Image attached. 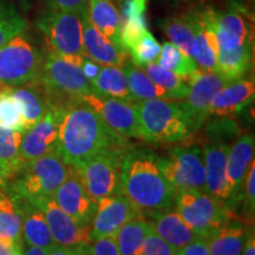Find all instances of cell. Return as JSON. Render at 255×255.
I'll return each instance as SVG.
<instances>
[{"label":"cell","mask_w":255,"mask_h":255,"mask_svg":"<svg viewBox=\"0 0 255 255\" xmlns=\"http://www.w3.org/2000/svg\"><path fill=\"white\" fill-rule=\"evenodd\" d=\"M133 104L138 114L139 139L152 143H175L193 135L183 102L145 100Z\"/></svg>","instance_id":"3957f363"},{"label":"cell","mask_w":255,"mask_h":255,"mask_svg":"<svg viewBox=\"0 0 255 255\" xmlns=\"http://www.w3.org/2000/svg\"><path fill=\"white\" fill-rule=\"evenodd\" d=\"M146 5L148 0H126L123 4V18L121 23L126 20L146 23Z\"/></svg>","instance_id":"7bdbcfd3"},{"label":"cell","mask_w":255,"mask_h":255,"mask_svg":"<svg viewBox=\"0 0 255 255\" xmlns=\"http://www.w3.org/2000/svg\"><path fill=\"white\" fill-rule=\"evenodd\" d=\"M244 213L248 220L253 219L255 212V162H251L244 186Z\"/></svg>","instance_id":"b9f144b4"},{"label":"cell","mask_w":255,"mask_h":255,"mask_svg":"<svg viewBox=\"0 0 255 255\" xmlns=\"http://www.w3.org/2000/svg\"><path fill=\"white\" fill-rule=\"evenodd\" d=\"M62 116V108L50 104L45 116L23 133L20 154L24 164L43 156L57 152L58 130Z\"/></svg>","instance_id":"4fadbf2b"},{"label":"cell","mask_w":255,"mask_h":255,"mask_svg":"<svg viewBox=\"0 0 255 255\" xmlns=\"http://www.w3.org/2000/svg\"><path fill=\"white\" fill-rule=\"evenodd\" d=\"M75 247L79 255H121L115 235L101 238Z\"/></svg>","instance_id":"ab89813d"},{"label":"cell","mask_w":255,"mask_h":255,"mask_svg":"<svg viewBox=\"0 0 255 255\" xmlns=\"http://www.w3.org/2000/svg\"><path fill=\"white\" fill-rule=\"evenodd\" d=\"M83 101L97 111L104 123L115 132L127 138H139L138 114L133 103L95 94L84 96Z\"/></svg>","instance_id":"2e32d148"},{"label":"cell","mask_w":255,"mask_h":255,"mask_svg":"<svg viewBox=\"0 0 255 255\" xmlns=\"http://www.w3.org/2000/svg\"><path fill=\"white\" fill-rule=\"evenodd\" d=\"M128 52L131 55V62L141 68L150 63L157 62L161 52V45L150 32L146 31L133 43Z\"/></svg>","instance_id":"74e56055"},{"label":"cell","mask_w":255,"mask_h":255,"mask_svg":"<svg viewBox=\"0 0 255 255\" xmlns=\"http://www.w3.org/2000/svg\"><path fill=\"white\" fill-rule=\"evenodd\" d=\"M8 91L20 108L26 130L43 119L49 110L50 102L40 84L9 88Z\"/></svg>","instance_id":"d4e9b609"},{"label":"cell","mask_w":255,"mask_h":255,"mask_svg":"<svg viewBox=\"0 0 255 255\" xmlns=\"http://www.w3.org/2000/svg\"><path fill=\"white\" fill-rule=\"evenodd\" d=\"M128 81L130 94L133 101H145V100H170L174 101L171 95L164 89L156 85L144 71L138 66H136L131 60H127L122 66Z\"/></svg>","instance_id":"4dcf8cb0"},{"label":"cell","mask_w":255,"mask_h":255,"mask_svg":"<svg viewBox=\"0 0 255 255\" xmlns=\"http://www.w3.org/2000/svg\"><path fill=\"white\" fill-rule=\"evenodd\" d=\"M83 45L85 53L102 66H122L127 62L128 53L117 49L89 19L88 9L83 13Z\"/></svg>","instance_id":"44dd1931"},{"label":"cell","mask_w":255,"mask_h":255,"mask_svg":"<svg viewBox=\"0 0 255 255\" xmlns=\"http://www.w3.org/2000/svg\"><path fill=\"white\" fill-rule=\"evenodd\" d=\"M26 30L27 21L17 6L8 0H0V47Z\"/></svg>","instance_id":"d590c367"},{"label":"cell","mask_w":255,"mask_h":255,"mask_svg":"<svg viewBox=\"0 0 255 255\" xmlns=\"http://www.w3.org/2000/svg\"><path fill=\"white\" fill-rule=\"evenodd\" d=\"M156 63L186 79L199 70L195 60L177 49L170 41L161 46V52Z\"/></svg>","instance_id":"e575fe53"},{"label":"cell","mask_w":255,"mask_h":255,"mask_svg":"<svg viewBox=\"0 0 255 255\" xmlns=\"http://www.w3.org/2000/svg\"><path fill=\"white\" fill-rule=\"evenodd\" d=\"M58 154L64 163L75 165L115 145L129 144V138L111 130L97 111L83 100L62 107Z\"/></svg>","instance_id":"6da1fadb"},{"label":"cell","mask_w":255,"mask_h":255,"mask_svg":"<svg viewBox=\"0 0 255 255\" xmlns=\"http://www.w3.org/2000/svg\"><path fill=\"white\" fill-rule=\"evenodd\" d=\"M158 165L176 194L189 190L206 193L205 157L199 146H175L168 157H158Z\"/></svg>","instance_id":"30bf717a"},{"label":"cell","mask_w":255,"mask_h":255,"mask_svg":"<svg viewBox=\"0 0 255 255\" xmlns=\"http://www.w3.org/2000/svg\"><path fill=\"white\" fill-rule=\"evenodd\" d=\"M52 200L60 209L84 228H91L96 213V203L83 184L81 177L72 165H69L68 175L57 188Z\"/></svg>","instance_id":"5bb4252c"},{"label":"cell","mask_w":255,"mask_h":255,"mask_svg":"<svg viewBox=\"0 0 255 255\" xmlns=\"http://www.w3.org/2000/svg\"><path fill=\"white\" fill-rule=\"evenodd\" d=\"M45 9L83 13L88 9V0H38Z\"/></svg>","instance_id":"ee69618b"},{"label":"cell","mask_w":255,"mask_h":255,"mask_svg":"<svg viewBox=\"0 0 255 255\" xmlns=\"http://www.w3.org/2000/svg\"><path fill=\"white\" fill-rule=\"evenodd\" d=\"M254 159V136L252 133L240 136L229 148L227 159V178L229 199L226 207L232 210L242 202L244 186L251 162Z\"/></svg>","instance_id":"ac0fdd59"},{"label":"cell","mask_w":255,"mask_h":255,"mask_svg":"<svg viewBox=\"0 0 255 255\" xmlns=\"http://www.w3.org/2000/svg\"><path fill=\"white\" fill-rule=\"evenodd\" d=\"M101 68L102 66L100 64L94 62V60H92L89 56H85L84 58L82 59V63H81L82 72L83 75L85 76V78H87L90 83L97 77V75L100 73Z\"/></svg>","instance_id":"bcb514c9"},{"label":"cell","mask_w":255,"mask_h":255,"mask_svg":"<svg viewBox=\"0 0 255 255\" xmlns=\"http://www.w3.org/2000/svg\"><path fill=\"white\" fill-rule=\"evenodd\" d=\"M40 87L50 104L57 108L92 94L90 82L83 75L81 66L52 50L44 55Z\"/></svg>","instance_id":"277c9868"},{"label":"cell","mask_w":255,"mask_h":255,"mask_svg":"<svg viewBox=\"0 0 255 255\" xmlns=\"http://www.w3.org/2000/svg\"><path fill=\"white\" fill-rule=\"evenodd\" d=\"M23 133L0 127V176L4 184L17 176L25 165L20 154Z\"/></svg>","instance_id":"484cf974"},{"label":"cell","mask_w":255,"mask_h":255,"mask_svg":"<svg viewBox=\"0 0 255 255\" xmlns=\"http://www.w3.org/2000/svg\"><path fill=\"white\" fill-rule=\"evenodd\" d=\"M90 84L92 94L135 103L128 87L126 73L119 66H102L97 77Z\"/></svg>","instance_id":"83f0119b"},{"label":"cell","mask_w":255,"mask_h":255,"mask_svg":"<svg viewBox=\"0 0 255 255\" xmlns=\"http://www.w3.org/2000/svg\"><path fill=\"white\" fill-rule=\"evenodd\" d=\"M131 146V143L111 146L72 165L95 203L102 197L121 194L123 159Z\"/></svg>","instance_id":"5b68a950"},{"label":"cell","mask_w":255,"mask_h":255,"mask_svg":"<svg viewBox=\"0 0 255 255\" xmlns=\"http://www.w3.org/2000/svg\"><path fill=\"white\" fill-rule=\"evenodd\" d=\"M21 218L15 200L8 193H0V241L23 247Z\"/></svg>","instance_id":"1f68e13d"},{"label":"cell","mask_w":255,"mask_h":255,"mask_svg":"<svg viewBox=\"0 0 255 255\" xmlns=\"http://www.w3.org/2000/svg\"><path fill=\"white\" fill-rule=\"evenodd\" d=\"M141 69L156 85L168 91L174 101H183L187 98L189 94V84L186 78L164 69L156 62L141 66Z\"/></svg>","instance_id":"836d02e7"},{"label":"cell","mask_w":255,"mask_h":255,"mask_svg":"<svg viewBox=\"0 0 255 255\" xmlns=\"http://www.w3.org/2000/svg\"><path fill=\"white\" fill-rule=\"evenodd\" d=\"M83 13L45 9L36 20L50 49L79 66L88 56L83 45Z\"/></svg>","instance_id":"ba28073f"},{"label":"cell","mask_w":255,"mask_h":255,"mask_svg":"<svg viewBox=\"0 0 255 255\" xmlns=\"http://www.w3.org/2000/svg\"><path fill=\"white\" fill-rule=\"evenodd\" d=\"M50 250H45V248L28 246L24 252H21V255H47Z\"/></svg>","instance_id":"f907efd6"},{"label":"cell","mask_w":255,"mask_h":255,"mask_svg":"<svg viewBox=\"0 0 255 255\" xmlns=\"http://www.w3.org/2000/svg\"><path fill=\"white\" fill-rule=\"evenodd\" d=\"M69 165L62 157L53 154L28 162L14 178H12L7 193L12 196L33 201L40 197H52L68 175Z\"/></svg>","instance_id":"8992f818"},{"label":"cell","mask_w":255,"mask_h":255,"mask_svg":"<svg viewBox=\"0 0 255 255\" xmlns=\"http://www.w3.org/2000/svg\"><path fill=\"white\" fill-rule=\"evenodd\" d=\"M176 251L150 229L143 242L141 255H175Z\"/></svg>","instance_id":"60d3db41"},{"label":"cell","mask_w":255,"mask_h":255,"mask_svg":"<svg viewBox=\"0 0 255 255\" xmlns=\"http://www.w3.org/2000/svg\"><path fill=\"white\" fill-rule=\"evenodd\" d=\"M0 127L15 131H26L20 108L8 89L0 90Z\"/></svg>","instance_id":"8d00e7d4"},{"label":"cell","mask_w":255,"mask_h":255,"mask_svg":"<svg viewBox=\"0 0 255 255\" xmlns=\"http://www.w3.org/2000/svg\"><path fill=\"white\" fill-rule=\"evenodd\" d=\"M161 28L171 44L193 58L195 33L189 12H182L164 18L161 21Z\"/></svg>","instance_id":"f546056e"},{"label":"cell","mask_w":255,"mask_h":255,"mask_svg":"<svg viewBox=\"0 0 255 255\" xmlns=\"http://www.w3.org/2000/svg\"><path fill=\"white\" fill-rule=\"evenodd\" d=\"M142 214L122 194L102 197L96 202V213L90 228L91 241L116 235L123 225Z\"/></svg>","instance_id":"9a60e30c"},{"label":"cell","mask_w":255,"mask_h":255,"mask_svg":"<svg viewBox=\"0 0 255 255\" xmlns=\"http://www.w3.org/2000/svg\"><path fill=\"white\" fill-rule=\"evenodd\" d=\"M175 255H210L208 248V239L199 238L190 244L176 251Z\"/></svg>","instance_id":"f6af8a7d"},{"label":"cell","mask_w":255,"mask_h":255,"mask_svg":"<svg viewBox=\"0 0 255 255\" xmlns=\"http://www.w3.org/2000/svg\"><path fill=\"white\" fill-rule=\"evenodd\" d=\"M31 202L43 212L55 244L75 247L91 241L90 229L78 225L56 205L52 197H40Z\"/></svg>","instance_id":"e0dca14e"},{"label":"cell","mask_w":255,"mask_h":255,"mask_svg":"<svg viewBox=\"0 0 255 255\" xmlns=\"http://www.w3.org/2000/svg\"><path fill=\"white\" fill-rule=\"evenodd\" d=\"M158 155L149 149L128 150L121 174V194L141 213L169 209L176 191L158 165Z\"/></svg>","instance_id":"7a4b0ae2"},{"label":"cell","mask_w":255,"mask_h":255,"mask_svg":"<svg viewBox=\"0 0 255 255\" xmlns=\"http://www.w3.org/2000/svg\"><path fill=\"white\" fill-rule=\"evenodd\" d=\"M255 95L254 81L251 78H240L229 82L216 92L210 103V115L223 119L240 114L251 103Z\"/></svg>","instance_id":"ffe728a7"},{"label":"cell","mask_w":255,"mask_h":255,"mask_svg":"<svg viewBox=\"0 0 255 255\" xmlns=\"http://www.w3.org/2000/svg\"><path fill=\"white\" fill-rule=\"evenodd\" d=\"M241 130L237 122L231 119H223L213 121L207 127V137L209 142H222L227 143L240 136Z\"/></svg>","instance_id":"f35d334b"},{"label":"cell","mask_w":255,"mask_h":255,"mask_svg":"<svg viewBox=\"0 0 255 255\" xmlns=\"http://www.w3.org/2000/svg\"><path fill=\"white\" fill-rule=\"evenodd\" d=\"M229 144L222 142H208L205 145L203 157L206 168V193L223 203L229 199L227 178V159Z\"/></svg>","instance_id":"d6986e66"},{"label":"cell","mask_w":255,"mask_h":255,"mask_svg":"<svg viewBox=\"0 0 255 255\" xmlns=\"http://www.w3.org/2000/svg\"><path fill=\"white\" fill-rule=\"evenodd\" d=\"M12 196V195H11ZM17 202L21 218V237L27 246L50 250L55 245L43 212L23 197L12 196Z\"/></svg>","instance_id":"603a6c76"},{"label":"cell","mask_w":255,"mask_h":255,"mask_svg":"<svg viewBox=\"0 0 255 255\" xmlns=\"http://www.w3.org/2000/svg\"><path fill=\"white\" fill-rule=\"evenodd\" d=\"M250 229L240 220L232 219L227 225L208 238L210 255H241Z\"/></svg>","instance_id":"4316f807"},{"label":"cell","mask_w":255,"mask_h":255,"mask_svg":"<svg viewBox=\"0 0 255 255\" xmlns=\"http://www.w3.org/2000/svg\"><path fill=\"white\" fill-rule=\"evenodd\" d=\"M145 215L150 218L149 222H150L152 231L163 239L168 245H170L175 251L181 250L191 241L202 238L184 222V220L181 218L176 210L175 212H169L165 209L154 210V212L146 213Z\"/></svg>","instance_id":"7402d4cb"},{"label":"cell","mask_w":255,"mask_h":255,"mask_svg":"<svg viewBox=\"0 0 255 255\" xmlns=\"http://www.w3.org/2000/svg\"><path fill=\"white\" fill-rule=\"evenodd\" d=\"M151 229L146 216L139 215L128 221L116 233V241L121 255H141L143 242Z\"/></svg>","instance_id":"d6a6232c"},{"label":"cell","mask_w":255,"mask_h":255,"mask_svg":"<svg viewBox=\"0 0 255 255\" xmlns=\"http://www.w3.org/2000/svg\"><path fill=\"white\" fill-rule=\"evenodd\" d=\"M212 25L219 50L229 51L254 43L253 19L241 2L231 1L222 11L214 9Z\"/></svg>","instance_id":"8fae6325"},{"label":"cell","mask_w":255,"mask_h":255,"mask_svg":"<svg viewBox=\"0 0 255 255\" xmlns=\"http://www.w3.org/2000/svg\"><path fill=\"white\" fill-rule=\"evenodd\" d=\"M47 255H79L76 247H68L62 246V245L55 244L50 248L49 254Z\"/></svg>","instance_id":"7dc6e473"},{"label":"cell","mask_w":255,"mask_h":255,"mask_svg":"<svg viewBox=\"0 0 255 255\" xmlns=\"http://www.w3.org/2000/svg\"><path fill=\"white\" fill-rule=\"evenodd\" d=\"M117 1H122V0H117Z\"/></svg>","instance_id":"f5cc1de1"},{"label":"cell","mask_w":255,"mask_h":255,"mask_svg":"<svg viewBox=\"0 0 255 255\" xmlns=\"http://www.w3.org/2000/svg\"><path fill=\"white\" fill-rule=\"evenodd\" d=\"M242 255H255V239H254V231L250 229L247 233L246 241H245L244 248H242Z\"/></svg>","instance_id":"c3c4849f"},{"label":"cell","mask_w":255,"mask_h":255,"mask_svg":"<svg viewBox=\"0 0 255 255\" xmlns=\"http://www.w3.org/2000/svg\"><path fill=\"white\" fill-rule=\"evenodd\" d=\"M254 43L245 44L229 51H218V73L228 83L244 78L253 63Z\"/></svg>","instance_id":"f1b7e54d"},{"label":"cell","mask_w":255,"mask_h":255,"mask_svg":"<svg viewBox=\"0 0 255 255\" xmlns=\"http://www.w3.org/2000/svg\"><path fill=\"white\" fill-rule=\"evenodd\" d=\"M44 55L24 33L0 47V90L40 84Z\"/></svg>","instance_id":"52a82bcc"},{"label":"cell","mask_w":255,"mask_h":255,"mask_svg":"<svg viewBox=\"0 0 255 255\" xmlns=\"http://www.w3.org/2000/svg\"><path fill=\"white\" fill-rule=\"evenodd\" d=\"M88 15L98 31L117 49L128 53L121 39V17L113 0H88Z\"/></svg>","instance_id":"cb8c5ba5"},{"label":"cell","mask_w":255,"mask_h":255,"mask_svg":"<svg viewBox=\"0 0 255 255\" xmlns=\"http://www.w3.org/2000/svg\"><path fill=\"white\" fill-rule=\"evenodd\" d=\"M175 203L184 222L202 238L212 237L233 219V212L222 201L202 191L177 193Z\"/></svg>","instance_id":"9c48e42d"},{"label":"cell","mask_w":255,"mask_h":255,"mask_svg":"<svg viewBox=\"0 0 255 255\" xmlns=\"http://www.w3.org/2000/svg\"><path fill=\"white\" fill-rule=\"evenodd\" d=\"M0 186H4V181H2L1 176H0Z\"/></svg>","instance_id":"816d5d0a"},{"label":"cell","mask_w":255,"mask_h":255,"mask_svg":"<svg viewBox=\"0 0 255 255\" xmlns=\"http://www.w3.org/2000/svg\"><path fill=\"white\" fill-rule=\"evenodd\" d=\"M23 248L9 246L0 241V255H21Z\"/></svg>","instance_id":"681fc988"},{"label":"cell","mask_w":255,"mask_h":255,"mask_svg":"<svg viewBox=\"0 0 255 255\" xmlns=\"http://www.w3.org/2000/svg\"><path fill=\"white\" fill-rule=\"evenodd\" d=\"M187 82L189 84V94L183 105L194 135L210 116V103L214 95L228 82L219 73L206 72L200 69L188 77Z\"/></svg>","instance_id":"7c38bea8"}]
</instances>
